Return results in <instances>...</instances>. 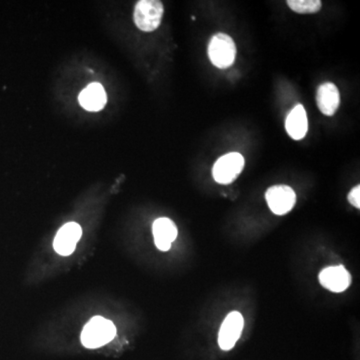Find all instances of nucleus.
I'll list each match as a JSON object with an SVG mask.
<instances>
[{
	"label": "nucleus",
	"instance_id": "1",
	"mask_svg": "<svg viewBox=\"0 0 360 360\" xmlns=\"http://www.w3.org/2000/svg\"><path fill=\"white\" fill-rule=\"evenodd\" d=\"M116 328L110 321L96 316L84 326L82 333V345L87 348L103 347L115 338Z\"/></svg>",
	"mask_w": 360,
	"mask_h": 360
},
{
	"label": "nucleus",
	"instance_id": "2",
	"mask_svg": "<svg viewBox=\"0 0 360 360\" xmlns=\"http://www.w3.org/2000/svg\"><path fill=\"white\" fill-rule=\"evenodd\" d=\"M165 7L158 0H141L135 6L134 20L142 32H155L162 20Z\"/></svg>",
	"mask_w": 360,
	"mask_h": 360
},
{
	"label": "nucleus",
	"instance_id": "3",
	"mask_svg": "<svg viewBox=\"0 0 360 360\" xmlns=\"http://www.w3.org/2000/svg\"><path fill=\"white\" fill-rule=\"evenodd\" d=\"M208 56L213 65L220 70L231 68L236 61V46L233 39L224 33L212 37L208 45Z\"/></svg>",
	"mask_w": 360,
	"mask_h": 360
},
{
	"label": "nucleus",
	"instance_id": "4",
	"mask_svg": "<svg viewBox=\"0 0 360 360\" xmlns=\"http://www.w3.org/2000/svg\"><path fill=\"white\" fill-rule=\"evenodd\" d=\"M245 165V158L240 153H227L213 165V179L219 184H231L243 172Z\"/></svg>",
	"mask_w": 360,
	"mask_h": 360
},
{
	"label": "nucleus",
	"instance_id": "5",
	"mask_svg": "<svg viewBox=\"0 0 360 360\" xmlns=\"http://www.w3.org/2000/svg\"><path fill=\"white\" fill-rule=\"evenodd\" d=\"M267 205L271 212L276 215L288 214L296 202L295 191L288 186H274L269 187L265 193Z\"/></svg>",
	"mask_w": 360,
	"mask_h": 360
},
{
	"label": "nucleus",
	"instance_id": "6",
	"mask_svg": "<svg viewBox=\"0 0 360 360\" xmlns=\"http://www.w3.org/2000/svg\"><path fill=\"white\" fill-rule=\"evenodd\" d=\"M245 328V319L238 311H232L225 317L219 329V345L222 350H231L238 342Z\"/></svg>",
	"mask_w": 360,
	"mask_h": 360
},
{
	"label": "nucleus",
	"instance_id": "7",
	"mask_svg": "<svg viewBox=\"0 0 360 360\" xmlns=\"http://www.w3.org/2000/svg\"><path fill=\"white\" fill-rule=\"evenodd\" d=\"M319 283L326 290L340 293L349 288L352 276L345 266L338 265L322 270L319 274Z\"/></svg>",
	"mask_w": 360,
	"mask_h": 360
},
{
	"label": "nucleus",
	"instance_id": "8",
	"mask_svg": "<svg viewBox=\"0 0 360 360\" xmlns=\"http://www.w3.org/2000/svg\"><path fill=\"white\" fill-rule=\"evenodd\" d=\"M82 229L75 222H68L59 229L54 239L53 246L56 252L63 257H68L75 251L77 243L82 238Z\"/></svg>",
	"mask_w": 360,
	"mask_h": 360
},
{
	"label": "nucleus",
	"instance_id": "9",
	"mask_svg": "<svg viewBox=\"0 0 360 360\" xmlns=\"http://www.w3.org/2000/svg\"><path fill=\"white\" fill-rule=\"evenodd\" d=\"M316 103L319 110L324 115H335L340 105V94L338 86L331 82L322 84L317 89Z\"/></svg>",
	"mask_w": 360,
	"mask_h": 360
},
{
	"label": "nucleus",
	"instance_id": "10",
	"mask_svg": "<svg viewBox=\"0 0 360 360\" xmlns=\"http://www.w3.org/2000/svg\"><path fill=\"white\" fill-rule=\"evenodd\" d=\"M153 236L156 248L161 251H167L177 238V227L169 219H156L153 224Z\"/></svg>",
	"mask_w": 360,
	"mask_h": 360
},
{
	"label": "nucleus",
	"instance_id": "11",
	"mask_svg": "<svg viewBox=\"0 0 360 360\" xmlns=\"http://www.w3.org/2000/svg\"><path fill=\"white\" fill-rule=\"evenodd\" d=\"M285 129L288 135L295 141H302L309 130V120L307 111L302 104L296 105L290 111L285 122Z\"/></svg>",
	"mask_w": 360,
	"mask_h": 360
},
{
	"label": "nucleus",
	"instance_id": "12",
	"mask_svg": "<svg viewBox=\"0 0 360 360\" xmlns=\"http://www.w3.org/2000/svg\"><path fill=\"white\" fill-rule=\"evenodd\" d=\"M79 103L84 110L99 111L103 110L108 101L105 90L103 85L94 82L85 87L79 94Z\"/></svg>",
	"mask_w": 360,
	"mask_h": 360
},
{
	"label": "nucleus",
	"instance_id": "13",
	"mask_svg": "<svg viewBox=\"0 0 360 360\" xmlns=\"http://www.w3.org/2000/svg\"><path fill=\"white\" fill-rule=\"evenodd\" d=\"M288 6L296 13L312 14L321 11L322 4L321 0H288Z\"/></svg>",
	"mask_w": 360,
	"mask_h": 360
},
{
	"label": "nucleus",
	"instance_id": "14",
	"mask_svg": "<svg viewBox=\"0 0 360 360\" xmlns=\"http://www.w3.org/2000/svg\"><path fill=\"white\" fill-rule=\"evenodd\" d=\"M348 200L352 203L354 207H356L357 210L360 208V186H355L354 188H352V191H350L349 194H348Z\"/></svg>",
	"mask_w": 360,
	"mask_h": 360
}]
</instances>
